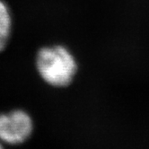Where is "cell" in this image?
<instances>
[{
    "instance_id": "obj_1",
    "label": "cell",
    "mask_w": 149,
    "mask_h": 149,
    "mask_svg": "<svg viewBox=\"0 0 149 149\" xmlns=\"http://www.w3.org/2000/svg\"><path fill=\"white\" fill-rule=\"evenodd\" d=\"M36 66L42 79L55 87L68 86L77 69L76 59L63 46L46 47L40 49Z\"/></svg>"
},
{
    "instance_id": "obj_2",
    "label": "cell",
    "mask_w": 149,
    "mask_h": 149,
    "mask_svg": "<svg viewBox=\"0 0 149 149\" xmlns=\"http://www.w3.org/2000/svg\"><path fill=\"white\" fill-rule=\"evenodd\" d=\"M33 130L31 116L24 111L15 110L0 113V141L19 145L27 140Z\"/></svg>"
},
{
    "instance_id": "obj_3",
    "label": "cell",
    "mask_w": 149,
    "mask_h": 149,
    "mask_svg": "<svg viewBox=\"0 0 149 149\" xmlns=\"http://www.w3.org/2000/svg\"><path fill=\"white\" fill-rule=\"evenodd\" d=\"M12 18L9 8L5 2L0 0V52L3 51L10 38Z\"/></svg>"
},
{
    "instance_id": "obj_4",
    "label": "cell",
    "mask_w": 149,
    "mask_h": 149,
    "mask_svg": "<svg viewBox=\"0 0 149 149\" xmlns=\"http://www.w3.org/2000/svg\"><path fill=\"white\" fill-rule=\"evenodd\" d=\"M0 149H4V147H3V146H2V142L0 141Z\"/></svg>"
}]
</instances>
